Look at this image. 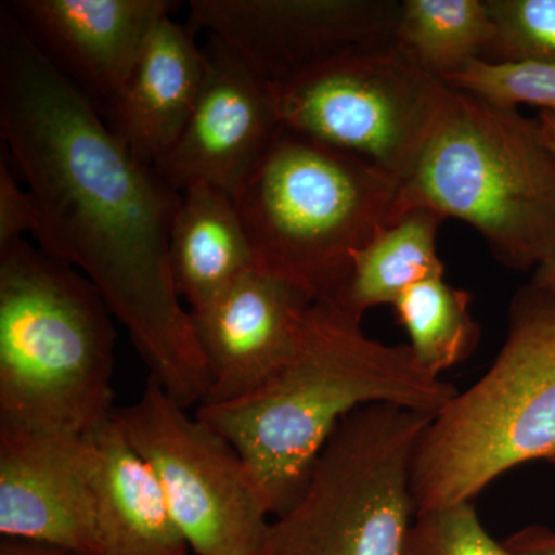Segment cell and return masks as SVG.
I'll use <instances>...</instances> for the list:
<instances>
[{"label":"cell","instance_id":"4fadbf2b","mask_svg":"<svg viewBox=\"0 0 555 555\" xmlns=\"http://www.w3.org/2000/svg\"><path fill=\"white\" fill-rule=\"evenodd\" d=\"M0 537L101 555L83 437L0 429Z\"/></svg>","mask_w":555,"mask_h":555},{"label":"cell","instance_id":"6da1fadb","mask_svg":"<svg viewBox=\"0 0 555 555\" xmlns=\"http://www.w3.org/2000/svg\"><path fill=\"white\" fill-rule=\"evenodd\" d=\"M0 134L38 201L43 254L80 270L184 409L211 379L170 268L182 192L134 158L98 108L0 9Z\"/></svg>","mask_w":555,"mask_h":555},{"label":"cell","instance_id":"30bf717a","mask_svg":"<svg viewBox=\"0 0 555 555\" xmlns=\"http://www.w3.org/2000/svg\"><path fill=\"white\" fill-rule=\"evenodd\" d=\"M396 0H192L196 27L270 86L347 51L393 43Z\"/></svg>","mask_w":555,"mask_h":555},{"label":"cell","instance_id":"ffe728a7","mask_svg":"<svg viewBox=\"0 0 555 555\" xmlns=\"http://www.w3.org/2000/svg\"><path fill=\"white\" fill-rule=\"evenodd\" d=\"M392 308L408 332L412 353L437 377L473 356L480 341L469 292L451 286L444 278L408 288Z\"/></svg>","mask_w":555,"mask_h":555},{"label":"cell","instance_id":"d6986e66","mask_svg":"<svg viewBox=\"0 0 555 555\" xmlns=\"http://www.w3.org/2000/svg\"><path fill=\"white\" fill-rule=\"evenodd\" d=\"M495 25L486 0H404L393 47L434 78L447 80L474 61H491Z\"/></svg>","mask_w":555,"mask_h":555},{"label":"cell","instance_id":"9c48e42d","mask_svg":"<svg viewBox=\"0 0 555 555\" xmlns=\"http://www.w3.org/2000/svg\"><path fill=\"white\" fill-rule=\"evenodd\" d=\"M134 449L158 476L190 550L196 555H262L268 506L232 443L190 416L149 378L141 397L116 409Z\"/></svg>","mask_w":555,"mask_h":555},{"label":"cell","instance_id":"e0dca14e","mask_svg":"<svg viewBox=\"0 0 555 555\" xmlns=\"http://www.w3.org/2000/svg\"><path fill=\"white\" fill-rule=\"evenodd\" d=\"M170 268L179 297L192 310L257 268L232 195L203 182L182 192L170 236Z\"/></svg>","mask_w":555,"mask_h":555},{"label":"cell","instance_id":"52a82bcc","mask_svg":"<svg viewBox=\"0 0 555 555\" xmlns=\"http://www.w3.org/2000/svg\"><path fill=\"white\" fill-rule=\"evenodd\" d=\"M430 420L392 404L347 415L262 555H401L416 514L412 459Z\"/></svg>","mask_w":555,"mask_h":555},{"label":"cell","instance_id":"277c9868","mask_svg":"<svg viewBox=\"0 0 555 555\" xmlns=\"http://www.w3.org/2000/svg\"><path fill=\"white\" fill-rule=\"evenodd\" d=\"M412 208L466 222L507 269L555 258V155L537 119L449 87L393 219Z\"/></svg>","mask_w":555,"mask_h":555},{"label":"cell","instance_id":"7c38bea8","mask_svg":"<svg viewBox=\"0 0 555 555\" xmlns=\"http://www.w3.org/2000/svg\"><path fill=\"white\" fill-rule=\"evenodd\" d=\"M313 302L254 268L204 308L190 310L211 379L201 404L238 400L276 377L297 352Z\"/></svg>","mask_w":555,"mask_h":555},{"label":"cell","instance_id":"7402d4cb","mask_svg":"<svg viewBox=\"0 0 555 555\" xmlns=\"http://www.w3.org/2000/svg\"><path fill=\"white\" fill-rule=\"evenodd\" d=\"M401 555H513L486 531L473 502L416 511Z\"/></svg>","mask_w":555,"mask_h":555},{"label":"cell","instance_id":"cb8c5ba5","mask_svg":"<svg viewBox=\"0 0 555 555\" xmlns=\"http://www.w3.org/2000/svg\"><path fill=\"white\" fill-rule=\"evenodd\" d=\"M40 228L38 201L30 190H22L7 163L0 156V247L24 240L25 233L36 235Z\"/></svg>","mask_w":555,"mask_h":555},{"label":"cell","instance_id":"8992f818","mask_svg":"<svg viewBox=\"0 0 555 555\" xmlns=\"http://www.w3.org/2000/svg\"><path fill=\"white\" fill-rule=\"evenodd\" d=\"M535 460L555 463V295L531 283L511 302L492 366L420 437L411 470L416 511L473 502Z\"/></svg>","mask_w":555,"mask_h":555},{"label":"cell","instance_id":"9a60e30c","mask_svg":"<svg viewBox=\"0 0 555 555\" xmlns=\"http://www.w3.org/2000/svg\"><path fill=\"white\" fill-rule=\"evenodd\" d=\"M207 57L192 33L166 17L150 36L126 87L107 107V126L141 163H156L181 137L195 108Z\"/></svg>","mask_w":555,"mask_h":555},{"label":"cell","instance_id":"83f0119b","mask_svg":"<svg viewBox=\"0 0 555 555\" xmlns=\"http://www.w3.org/2000/svg\"><path fill=\"white\" fill-rule=\"evenodd\" d=\"M537 124H539L543 141L555 155V113L540 112V115L537 116Z\"/></svg>","mask_w":555,"mask_h":555},{"label":"cell","instance_id":"d4e9b609","mask_svg":"<svg viewBox=\"0 0 555 555\" xmlns=\"http://www.w3.org/2000/svg\"><path fill=\"white\" fill-rule=\"evenodd\" d=\"M503 543L513 555H555V532L545 526H526Z\"/></svg>","mask_w":555,"mask_h":555},{"label":"cell","instance_id":"ac0fdd59","mask_svg":"<svg viewBox=\"0 0 555 555\" xmlns=\"http://www.w3.org/2000/svg\"><path fill=\"white\" fill-rule=\"evenodd\" d=\"M444 219L412 208L393 219L352 258V269L335 302L363 320L367 310L393 306L415 284L444 276L437 236Z\"/></svg>","mask_w":555,"mask_h":555},{"label":"cell","instance_id":"484cf974","mask_svg":"<svg viewBox=\"0 0 555 555\" xmlns=\"http://www.w3.org/2000/svg\"><path fill=\"white\" fill-rule=\"evenodd\" d=\"M0 555H79L47 543L31 542L22 539H0Z\"/></svg>","mask_w":555,"mask_h":555},{"label":"cell","instance_id":"4316f807","mask_svg":"<svg viewBox=\"0 0 555 555\" xmlns=\"http://www.w3.org/2000/svg\"><path fill=\"white\" fill-rule=\"evenodd\" d=\"M532 284L555 295V258L550 259L545 264L535 269L534 278H532Z\"/></svg>","mask_w":555,"mask_h":555},{"label":"cell","instance_id":"3957f363","mask_svg":"<svg viewBox=\"0 0 555 555\" xmlns=\"http://www.w3.org/2000/svg\"><path fill=\"white\" fill-rule=\"evenodd\" d=\"M112 317L72 266L0 247V429L83 437L115 415Z\"/></svg>","mask_w":555,"mask_h":555},{"label":"cell","instance_id":"603a6c76","mask_svg":"<svg viewBox=\"0 0 555 555\" xmlns=\"http://www.w3.org/2000/svg\"><path fill=\"white\" fill-rule=\"evenodd\" d=\"M495 25L488 62L555 65V0H486Z\"/></svg>","mask_w":555,"mask_h":555},{"label":"cell","instance_id":"7a4b0ae2","mask_svg":"<svg viewBox=\"0 0 555 555\" xmlns=\"http://www.w3.org/2000/svg\"><path fill=\"white\" fill-rule=\"evenodd\" d=\"M456 392L408 345L367 337L360 318L335 301H315L297 352L276 377L238 400L201 404L195 415L236 448L278 517L301 494L347 415L392 404L434 416Z\"/></svg>","mask_w":555,"mask_h":555},{"label":"cell","instance_id":"ba28073f","mask_svg":"<svg viewBox=\"0 0 555 555\" xmlns=\"http://www.w3.org/2000/svg\"><path fill=\"white\" fill-rule=\"evenodd\" d=\"M273 90L284 127L401 182L425 147L449 86L390 43L347 51Z\"/></svg>","mask_w":555,"mask_h":555},{"label":"cell","instance_id":"5b68a950","mask_svg":"<svg viewBox=\"0 0 555 555\" xmlns=\"http://www.w3.org/2000/svg\"><path fill=\"white\" fill-rule=\"evenodd\" d=\"M400 182L281 124L233 203L255 264L313 301H335L352 258L393 221Z\"/></svg>","mask_w":555,"mask_h":555},{"label":"cell","instance_id":"2e32d148","mask_svg":"<svg viewBox=\"0 0 555 555\" xmlns=\"http://www.w3.org/2000/svg\"><path fill=\"white\" fill-rule=\"evenodd\" d=\"M83 440L101 555H188L158 476L116 415Z\"/></svg>","mask_w":555,"mask_h":555},{"label":"cell","instance_id":"8fae6325","mask_svg":"<svg viewBox=\"0 0 555 555\" xmlns=\"http://www.w3.org/2000/svg\"><path fill=\"white\" fill-rule=\"evenodd\" d=\"M204 53L206 78L195 108L153 167L179 192L203 182L233 196L281 129L275 90L215 36L208 35Z\"/></svg>","mask_w":555,"mask_h":555},{"label":"cell","instance_id":"44dd1931","mask_svg":"<svg viewBox=\"0 0 555 555\" xmlns=\"http://www.w3.org/2000/svg\"><path fill=\"white\" fill-rule=\"evenodd\" d=\"M447 83L502 107L525 104L555 113V65L474 61Z\"/></svg>","mask_w":555,"mask_h":555},{"label":"cell","instance_id":"5bb4252c","mask_svg":"<svg viewBox=\"0 0 555 555\" xmlns=\"http://www.w3.org/2000/svg\"><path fill=\"white\" fill-rule=\"evenodd\" d=\"M175 5L167 0H14L5 7L53 67L91 104L107 107Z\"/></svg>","mask_w":555,"mask_h":555}]
</instances>
